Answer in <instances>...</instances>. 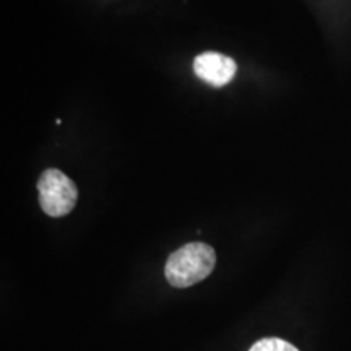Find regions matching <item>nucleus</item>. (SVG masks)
<instances>
[{
	"instance_id": "4",
	"label": "nucleus",
	"mask_w": 351,
	"mask_h": 351,
	"mask_svg": "<svg viewBox=\"0 0 351 351\" xmlns=\"http://www.w3.org/2000/svg\"><path fill=\"white\" fill-rule=\"evenodd\" d=\"M249 351H300L295 345H291L287 340L275 339V337H270V339H262L258 340L257 343H254Z\"/></svg>"
},
{
	"instance_id": "2",
	"label": "nucleus",
	"mask_w": 351,
	"mask_h": 351,
	"mask_svg": "<svg viewBox=\"0 0 351 351\" xmlns=\"http://www.w3.org/2000/svg\"><path fill=\"white\" fill-rule=\"evenodd\" d=\"M39 205L47 217L60 218L72 212L78 199L77 186L59 169H46L38 181Z\"/></svg>"
},
{
	"instance_id": "1",
	"label": "nucleus",
	"mask_w": 351,
	"mask_h": 351,
	"mask_svg": "<svg viewBox=\"0 0 351 351\" xmlns=\"http://www.w3.org/2000/svg\"><path fill=\"white\" fill-rule=\"evenodd\" d=\"M217 256L212 245L189 243L173 252L166 262L165 275L171 287L189 288L212 274Z\"/></svg>"
},
{
	"instance_id": "3",
	"label": "nucleus",
	"mask_w": 351,
	"mask_h": 351,
	"mask_svg": "<svg viewBox=\"0 0 351 351\" xmlns=\"http://www.w3.org/2000/svg\"><path fill=\"white\" fill-rule=\"evenodd\" d=\"M236 62L231 57L218 52H204L194 60V70L197 77L213 86H225L236 75Z\"/></svg>"
}]
</instances>
